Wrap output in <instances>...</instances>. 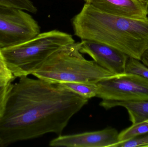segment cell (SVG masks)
I'll use <instances>...</instances> for the list:
<instances>
[{"mask_svg": "<svg viewBox=\"0 0 148 147\" xmlns=\"http://www.w3.org/2000/svg\"><path fill=\"white\" fill-rule=\"evenodd\" d=\"M88 101L58 84L19 78L0 119V147L50 133L61 135Z\"/></svg>", "mask_w": 148, "mask_h": 147, "instance_id": "cell-1", "label": "cell"}, {"mask_svg": "<svg viewBox=\"0 0 148 147\" xmlns=\"http://www.w3.org/2000/svg\"><path fill=\"white\" fill-rule=\"evenodd\" d=\"M75 36L106 44L141 60L148 50V17L135 19L112 14L84 3L72 19Z\"/></svg>", "mask_w": 148, "mask_h": 147, "instance_id": "cell-2", "label": "cell"}, {"mask_svg": "<svg viewBox=\"0 0 148 147\" xmlns=\"http://www.w3.org/2000/svg\"><path fill=\"white\" fill-rule=\"evenodd\" d=\"M32 75L53 84H96L117 75L85 58L80 51V42H75L53 54Z\"/></svg>", "mask_w": 148, "mask_h": 147, "instance_id": "cell-3", "label": "cell"}, {"mask_svg": "<svg viewBox=\"0 0 148 147\" xmlns=\"http://www.w3.org/2000/svg\"><path fill=\"white\" fill-rule=\"evenodd\" d=\"M75 42L70 34L54 29L1 50L10 71L20 78L32 75L53 54Z\"/></svg>", "mask_w": 148, "mask_h": 147, "instance_id": "cell-4", "label": "cell"}, {"mask_svg": "<svg viewBox=\"0 0 148 147\" xmlns=\"http://www.w3.org/2000/svg\"><path fill=\"white\" fill-rule=\"evenodd\" d=\"M96 97L105 109L114 108L120 102L148 101V79L130 73H123L97 83Z\"/></svg>", "mask_w": 148, "mask_h": 147, "instance_id": "cell-5", "label": "cell"}, {"mask_svg": "<svg viewBox=\"0 0 148 147\" xmlns=\"http://www.w3.org/2000/svg\"><path fill=\"white\" fill-rule=\"evenodd\" d=\"M40 33L38 22L26 11L0 6V48L24 42Z\"/></svg>", "mask_w": 148, "mask_h": 147, "instance_id": "cell-6", "label": "cell"}, {"mask_svg": "<svg viewBox=\"0 0 148 147\" xmlns=\"http://www.w3.org/2000/svg\"><path fill=\"white\" fill-rule=\"evenodd\" d=\"M80 51L88 54L97 64L115 75L125 73L129 57L114 47L96 41L81 40Z\"/></svg>", "mask_w": 148, "mask_h": 147, "instance_id": "cell-7", "label": "cell"}, {"mask_svg": "<svg viewBox=\"0 0 148 147\" xmlns=\"http://www.w3.org/2000/svg\"><path fill=\"white\" fill-rule=\"evenodd\" d=\"M119 133L115 129L59 135L49 142L51 147H115L119 142Z\"/></svg>", "mask_w": 148, "mask_h": 147, "instance_id": "cell-8", "label": "cell"}, {"mask_svg": "<svg viewBox=\"0 0 148 147\" xmlns=\"http://www.w3.org/2000/svg\"><path fill=\"white\" fill-rule=\"evenodd\" d=\"M106 13L135 19L148 17V5L138 0H83Z\"/></svg>", "mask_w": 148, "mask_h": 147, "instance_id": "cell-9", "label": "cell"}, {"mask_svg": "<svg viewBox=\"0 0 148 147\" xmlns=\"http://www.w3.org/2000/svg\"><path fill=\"white\" fill-rule=\"evenodd\" d=\"M118 106L124 107L127 109L132 124L148 120V100L120 102L114 105V107Z\"/></svg>", "mask_w": 148, "mask_h": 147, "instance_id": "cell-10", "label": "cell"}, {"mask_svg": "<svg viewBox=\"0 0 148 147\" xmlns=\"http://www.w3.org/2000/svg\"><path fill=\"white\" fill-rule=\"evenodd\" d=\"M63 88L72 91L85 99H90L97 97V84L81 83H58Z\"/></svg>", "mask_w": 148, "mask_h": 147, "instance_id": "cell-11", "label": "cell"}, {"mask_svg": "<svg viewBox=\"0 0 148 147\" xmlns=\"http://www.w3.org/2000/svg\"><path fill=\"white\" fill-rule=\"evenodd\" d=\"M148 133V120L136 124L123 130L119 133V142L127 140L135 136Z\"/></svg>", "mask_w": 148, "mask_h": 147, "instance_id": "cell-12", "label": "cell"}, {"mask_svg": "<svg viewBox=\"0 0 148 147\" xmlns=\"http://www.w3.org/2000/svg\"><path fill=\"white\" fill-rule=\"evenodd\" d=\"M0 6L9 8L15 9L36 14L37 7L31 0H0Z\"/></svg>", "mask_w": 148, "mask_h": 147, "instance_id": "cell-13", "label": "cell"}, {"mask_svg": "<svg viewBox=\"0 0 148 147\" xmlns=\"http://www.w3.org/2000/svg\"><path fill=\"white\" fill-rule=\"evenodd\" d=\"M125 73L136 74L148 79V67L141 61L129 57L126 63Z\"/></svg>", "mask_w": 148, "mask_h": 147, "instance_id": "cell-14", "label": "cell"}, {"mask_svg": "<svg viewBox=\"0 0 148 147\" xmlns=\"http://www.w3.org/2000/svg\"><path fill=\"white\" fill-rule=\"evenodd\" d=\"M148 147V133L118 143L115 147Z\"/></svg>", "mask_w": 148, "mask_h": 147, "instance_id": "cell-15", "label": "cell"}, {"mask_svg": "<svg viewBox=\"0 0 148 147\" xmlns=\"http://www.w3.org/2000/svg\"><path fill=\"white\" fill-rule=\"evenodd\" d=\"M13 81H10L6 85L0 88V119L4 113L7 100L13 85Z\"/></svg>", "mask_w": 148, "mask_h": 147, "instance_id": "cell-16", "label": "cell"}, {"mask_svg": "<svg viewBox=\"0 0 148 147\" xmlns=\"http://www.w3.org/2000/svg\"><path fill=\"white\" fill-rule=\"evenodd\" d=\"M0 74L6 77H14L7 67V64L5 62L3 55L2 53L1 48H0Z\"/></svg>", "mask_w": 148, "mask_h": 147, "instance_id": "cell-17", "label": "cell"}, {"mask_svg": "<svg viewBox=\"0 0 148 147\" xmlns=\"http://www.w3.org/2000/svg\"><path fill=\"white\" fill-rule=\"evenodd\" d=\"M15 77H8L0 74V88L6 85L10 81L14 80Z\"/></svg>", "mask_w": 148, "mask_h": 147, "instance_id": "cell-18", "label": "cell"}, {"mask_svg": "<svg viewBox=\"0 0 148 147\" xmlns=\"http://www.w3.org/2000/svg\"><path fill=\"white\" fill-rule=\"evenodd\" d=\"M140 60L143 64L148 67V50L143 55Z\"/></svg>", "mask_w": 148, "mask_h": 147, "instance_id": "cell-19", "label": "cell"}, {"mask_svg": "<svg viewBox=\"0 0 148 147\" xmlns=\"http://www.w3.org/2000/svg\"><path fill=\"white\" fill-rule=\"evenodd\" d=\"M138 1H140L141 2L143 3L148 5V0H138Z\"/></svg>", "mask_w": 148, "mask_h": 147, "instance_id": "cell-20", "label": "cell"}]
</instances>
